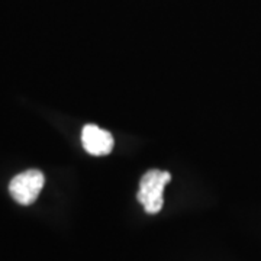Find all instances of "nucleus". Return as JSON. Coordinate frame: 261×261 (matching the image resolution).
Segmentation results:
<instances>
[{
	"label": "nucleus",
	"mask_w": 261,
	"mask_h": 261,
	"mask_svg": "<svg viewBox=\"0 0 261 261\" xmlns=\"http://www.w3.org/2000/svg\"><path fill=\"white\" fill-rule=\"evenodd\" d=\"M170 180H171V174L168 171H163L157 168L149 170L142 176L137 197L147 214L155 215L161 211L164 203L163 192Z\"/></svg>",
	"instance_id": "nucleus-1"
},
{
	"label": "nucleus",
	"mask_w": 261,
	"mask_h": 261,
	"mask_svg": "<svg viewBox=\"0 0 261 261\" xmlns=\"http://www.w3.org/2000/svg\"><path fill=\"white\" fill-rule=\"evenodd\" d=\"M44 183L45 177L39 170H27L10 180V196L19 205H32L41 193Z\"/></svg>",
	"instance_id": "nucleus-2"
},
{
	"label": "nucleus",
	"mask_w": 261,
	"mask_h": 261,
	"mask_svg": "<svg viewBox=\"0 0 261 261\" xmlns=\"http://www.w3.org/2000/svg\"><path fill=\"white\" fill-rule=\"evenodd\" d=\"M82 142H83V148L90 155H108L115 145L112 134L93 123H89L83 128Z\"/></svg>",
	"instance_id": "nucleus-3"
}]
</instances>
